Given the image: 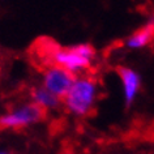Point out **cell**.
Returning a JSON list of instances; mask_svg holds the SVG:
<instances>
[{
  "instance_id": "obj_1",
  "label": "cell",
  "mask_w": 154,
  "mask_h": 154,
  "mask_svg": "<svg viewBox=\"0 0 154 154\" xmlns=\"http://www.w3.org/2000/svg\"><path fill=\"white\" fill-rule=\"evenodd\" d=\"M97 85L91 79L81 77L75 79L72 86L65 95V105L68 110L76 115H86L94 106Z\"/></svg>"
},
{
  "instance_id": "obj_2",
  "label": "cell",
  "mask_w": 154,
  "mask_h": 154,
  "mask_svg": "<svg viewBox=\"0 0 154 154\" xmlns=\"http://www.w3.org/2000/svg\"><path fill=\"white\" fill-rule=\"evenodd\" d=\"M93 56L94 48L89 45H77L71 48H60L55 46L50 59L56 67L63 68L73 75L75 72L89 67Z\"/></svg>"
},
{
  "instance_id": "obj_3",
  "label": "cell",
  "mask_w": 154,
  "mask_h": 154,
  "mask_svg": "<svg viewBox=\"0 0 154 154\" xmlns=\"http://www.w3.org/2000/svg\"><path fill=\"white\" fill-rule=\"evenodd\" d=\"M45 118V109L35 103H30L21 109L0 116V128H21L39 122Z\"/></svg>"
},
{
  "instance_id": "obj_4",
  "label": "cell",
  "mask_w": 154,
  "mask_h": 154,
  "mask_svg": "<svg viewBox=\"0 0 154 154\" xmlns=\"http://www.w3.org/2000/svg\"><path fill=\"white\" fill-rule=\"evenodd\" d=\"M73 81H75V76L71 72L54 65L45 72L43 89L60 99L67 95Z\"/></svg>"
},
{
  "instance_id": "obj_5",
  "label": "cell",
  "mask_w": 154,
  "mask_h": 154,
  "mask_svg": "<svg viewBox=\"0 0 154 154\" xmlns=\"http://www.w3.org/2000/svg\"><path fill=\"white\" fill-rule=\"evenodd\" d=\"M118 72L120 75L123 88H124V95L127 105H131L136 97L138 89H140V77L134 71L129 68H118Z\"/></svg>"
},
{
  "instance_id": "obj_6",
  "label": "cell",
  "mask_w": 154,
  "mask_h": 154,
  "mask_svg": "<svg viewBox=\"0 0 154 154\" xmlns=\"http://www.w3.org/2000/svg\"><path fill=\"white\" fill-rule=\"evenodd\" d=\"M153 37V21H150L149 25H146L144 29L138 30L137 33H134L132 37L127 42V46L131 48H140L144 47L150 42Z\"/></svg>"
},
{
  "instance_id": "obj_7",
  "label": "cell",
  "mask_w": 154,
  "mask_h": 154,
  "mask_svg": "<svg viewBox=\"0 0 154 154\" xmlns=\"http://www.w3.org/2000/svg\"><path fill=\"white\" fill-rule=\"evenodd\" d=\"M34 97V103L38 106H41L42 109H52V107H56L60 103V99L52 95L51 93H48L46 89H37L33 93Z\"/></svg>"
},
{
  "instance_id": "obj_8",
  "label": "cell",
  "mask_w": 154,
  "mask_h": 154,
  "mask_svg": "<svg viewBox=\"0 0 154 154\" xmlns=\"http://www.w3.org/2000/svg\"><path fill=\"white\" fill-rule=\"evenodd\" d=\"M0 154H7V153H0Z\"/></svg>"
}]
</instances>
